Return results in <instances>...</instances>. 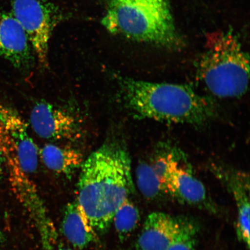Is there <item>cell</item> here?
Masks as SVG:
<instances>
[{
    "instance_id": "cell-6",
    "label": "cell",
    "mask_w": 250,
    "mask_h": 250,
    "mask_svg": "<svg viewBox=\"0 0 250 250\" xmlns=\"http://www.w3.org/2000/svg\"><path fill=\"white\" fill-rule=\"evenodd\" d=\"M10 2L11 14L26 32L37 61L46 68L50 39L63 18L61 11L50 0H10Z\"/></svg>"
},
{
    "instance_id": "cell-7",
    "label": "cell",
    "mask_w": 250,
    "mask_h": 250,
    "mask_svg": "<svg viewBox=\"0 0 250 250\" xmlns=\"http://www.w3.org/2000/svg\"><path fill=\"white\" fill-rule=\"evenodd\" d=\"M198 225L186 216L154 212L146 218L137 240V250H165L177 243L195 238Z\"/></svg>"
},
{
    "instance_id": "cell-1",
    "label": "cell",
    "mask_w": 250,
    "mask_h": 250,
    "mask_svg": "<svg viewBox=\"0 0 250 250\" xmlns=\"http://www.w3.org/2000/svg\"><path fill=\"white\" fill-rule=\"evenodd\" d=\"M80 168L77 201L95 232L104 233L118 208L134 190L129 153L120 143L109 141Z\"/></svg>"
},
{
    "instance_id": "cell-18",
    "label": "cell",
    "mask_w": 250,
    "mask_h": 250,
    "mask_svg": "<svg viewBox=\"0 0 250 250\" xmlns=\"http://www.w3.org/2000/svg\"><path fill=\"white\" fill-rule=\"evenodd\" d=\"M3 240H4V235H3L1 230H0V243H1Z\"/></svg>"
},
{
    "instance_id": "cell-13",
    "label": "cell",
    "mask_w": 250,
    "mask_h": 250,
    "mask_svg": "<svg viewBox=\"0 0 250 250\" xmlns=\"http://www.w3.org/2000/svg\"><path fill=\"white\" fill-rule=\"evenodd\" d=\"M40 155L49 170L67 176L81 168L84 161L78 150L55 145L43 146Z\"/></svg>"
},
{
    "instance_id": "cell-3",
    "label": "cell",
    "mask_w": 250,
    "mask_h": 250,
    "mask_svg": "<svg viewBox=\"0 0 250 250\" xmlns=\"http://www.w3.org/2000/svg\"><path fill=\"white\" fill-rule=\"evenodd\" d=\"M102 23L108 32L176 49L183 45L170 0H108Z\"/></svg>"
},
{
    "instance_id": "cell-17",
    "label": "cell",
    "mask_w": 250,
    "mask_h": 250,
    "mask_svg": "<svg viewBox=\"0 0 250 250\" xmlns=\"http://www.w3.org/2000/svg\"><path fill=\"white\" fill-rule=\"evenodd\" d=\"M4 166L5 162L4 157H3L1 149H0V183H1L2 178L3 170H4Z\"/></svg>"
},
{
    "instance_id": "cell-16",
    "label": "cell",
    "mask_w": 250,
    "mask_h": 250,
    "mask_svg": "<svg viewBox=\"0 0 250 250\" xmlns=\"http://www.w3.org/2000/svg\"><path fill=\"white\" fill-rule=\"evenodd\" d=\"M196 245L197 239L195 237V238L175 244L165 250H196Z\"/></svg>"
},
{
    "instance_id": "cell-15",
    "label": "cell",
    "mask_w": 250,
    "mask_h": 250,
    "mask_svg": "<svg viewBox=\"0 0 250 250\" xmlns=\"http://www.w3.org/2000/svg\"><path fill=\"white\" fill-rule=\"evenodd\" d=\"M136 176L137 187L145 198L155 199L162 193H165L152 164L140 162L136 168Z\"/></svg>"
},
{
    "instance_id": "cell-9",
    "label": "cell",
    "mask_w": 250,
    "mask_h": 250,
    "mask_svg": "<svg viewBox=\"0 0 250 250\" xmlns=\"http://www.w3.org/2000/svg\"><path fill=\"white\" fill-rule=\"evenodd\" d=\"M0 57L15 68L29 71L36 56L23 27L13 15L0 9Z\"/></svg>"
},
{
    "instance_id": "cell-5",
    "label": "cell",
    "mask_w": 250,
    "mask_h": 250,
    "mask_svg": "<svg viewBox=\"0 0 250 250\" xmlns=\"http://www.w3.org/2000/svg\"><path fill=\"white\" fill-rule=\"evenodd\" d=\"M186 162L175 149L164 151L156 156L152 165L164 192L181 203L214 211L204 185L193 176Z\"/></svg>"
},
{
    "instance_id": "cell-14",
    "label": "cell",
    "mask_w": 250,
    "mask_h": 250,
    "mask_svg": "<svg viewBox=\"0 0 250 250\" xmlns=\"http://www.w3.org/2000/svg\"><path fill=\"white\" fill-rule=\"evenodd\" d=\"M140 218L139 209L136 205L129 198L125 200L115 212L112 220L121 240L126 239L136 229Z\"/></svg>"
},
{
    "instance_id": "cell-12",
    "label": "cell",
    "mask_w": 250,
    "mask_h": 250,
    "mask_svg": "<svg viewBox=\"0 0 250 250\" xmlns=\"http://www.w3.org/2000/svg\"><path fill=\"white\" fill-rule=\"evenodd\" d=\"M62 228L65 238L74 248H85L95 239V230L77 201L65 206Z\"/></svg>"
},
{
    "instance_id": "cell-10",
    "label": "cell",
    "mask_w": 250,
    "mask_h": 250,
    "mask_svg": "<svg viewBox=\"0 0 250 250\" xmlns=\"http://www.w3.org/2000/svg\"><path fill=\"white\" fill-rule=\"evenodd\" d=\"M0 125L14 146L20 167L25 173L36 172L39 151L26 123L13 108L0 103Z\"/></svg>"
},
{
    "instance_id": "cell-11",
    "label": "cell",
    "mask_w": 250,
    "mask_h": 250,
    "mask_svg": "<svg viewBox=\"0 0 250 250\" xmlns=\"http://www.w3.org/2000/svg\"><path fill=\"white\" fill-rule=\"evenodd\" d=\"M217 176L230 190L236 204L237 237L247 248L250 247L249 177L245 173L231 168L217 167Z\"/></svg>"
},
{
    "instance_id": "cell-4",
    "label": "cell",
    "mask_w": 250,
    "mask_h": 250,
    "mask_svg": "<svg viewBox=\"0 0 250 250\" xmlns=\"http://www.w3.org/2000/svg\"><path fill=\"white\" fill-rule=\"evenodd\" d=\"M250 57L232 30L209 33L197 68L199 80L220 98H237L248 91Z\"/></svg>"
},
{
    "instance_id": "cell-8",
    "label": "cell",
    "mask_w": 250,
    "mask_h": 250,
    "mask_svg": "<svg viewBox=\"0 0 250 250\" xmlns=\"http://www.w3.org/2000/svg\"><path fill=\"white\" fill-rule=\"evenodd\" d=\"M30 122L35 133L42 139L75 140L80 138L81 125L70 112L48 102L36 103Z\"/></svg>"
},
{
    "instance_id": "cell-2",
    "label": "cell",
    "mask_w": 250,
    "mask_h": 250,
    "mask_svg": "<svg viewBox=\"0 0 250 250\" xmlns=\"http://www.w3.org/2000/svg\"><path fill=\"white\" fill-rule=\"evenodd\" d=\"M115 78L122 103L134 118L200 126L214 116L211 100L189 85Z\"/></svg>"
}]
</instances>
